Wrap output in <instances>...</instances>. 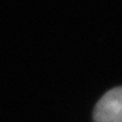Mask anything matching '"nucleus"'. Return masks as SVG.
I'll list each match as a JSON object with an SVG mask.
<instances>
[{"mask_svg":"<svg viewBox=\"0 0 122 122\" xmlns=\"http://www.w3.org/2000/svg\"><path fill=\"white\" fill-rule=\"evenodd\" d=\"M95 122H122V87L105 93L94 110Z\"/></svg>","mask_w":122,"mask_h":122,"instance_id":"1","label":"nucleus"}]
</instances>
